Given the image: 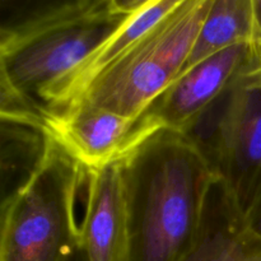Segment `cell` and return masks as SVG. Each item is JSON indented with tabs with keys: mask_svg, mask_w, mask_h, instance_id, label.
Instances as JSON below:
<instances>
[{
	"mask_svg": "<svg viewBox=\"0 0 261 261\" xmlns=\"http://www.w3.org/2000/svg\"><path fill=\"white\" fill-rule=\"evenodd\" d=\"M127 261H184L203 221L211 165L184 133L158 129L119 161Z\"/></svg>",
	"mask_w": 261,
	"mask_h": 261,
	"instance_id": "cell-1",
	"label": "cell"
},
{
	"mask_svg": "<svg viewBox=\"0 0 261 261\" xmlns=\"http://www.w3.org/2000/svg\"><path fill=\"white\" fill-rule=\"evenodd\" d=\"M87 176L53 139L40 170L2 205L0 261H63L73 252L81 245L75 203Z\"/></svg>",
	"mask_w": 261,
	"mask_h": 261,
	"instance_id": "cell-2",
	"label": "cell"
},
{
	"mask_svg": "<svg viewBox=\"0 0 261 261\" xmlns=\"http://www.w3.org/2000/svg\"><path fill=\"white\" fill-rule=\"evenodd\" d=\"M212 3L186 0L101 71L73 103L140 116L181 74Z\"/></svg>",
	"mask_w": 261,
	"mask_h": 261,
	"instance_id": "cell-3",
	"label": "cell"
},
{
	"mask_svg": "<svg viewBox=\"0 0 261 261\" xmlns=\"http://www.w3.org/2000/svg\"><path fill=\"white\" fill-rule=\"evenodd\" d=\"M184 134L246 217L261 189V40L249 63Z\"/></svg>",
	"mask_w": 261,
	"mask_h": 261,
	"instance_id": "cell-4",
	"label": "cell"
},
{
	"mask_svg": "<svg viewBox=\"0 0 261 261\" xmlns=\"http://www.w3.org/2000/svg\"><path fill=\"white\" fill-rule=\"evenodd\" d=\"M129 17L114 13L109 0H101L82 14L0 48V81L45 107L46 93L103 45Z\"/></svg>",
	"mask_w": 261,
	"mask_h": 261,
	"instance_id": "cell-5",
	"label": "cell"
},
{
	"mask_svg": "<svg viewBox=\"0 0 261 261\" xmlns=\"http://www.w3.org/2000/svg\"><path fill=\"white\" fill-rule=\"evenodd\" d=\"M48 135L87 170L119 162L150 135L142 115L127 117L84 101L50 114ZM157 132V130H155Z\"/></svg>",
	"mask_w": 261,
	"mask_h": 261,
	"instance_id": "cell-6",
	"label": "cell"
},
{
	"mask_svg": "<svg viewBox=\"0 0 261 261\" xmlns=\"http://www.w3.org/2000/svg\"><path fill=\"white\" fill-rule=\"evenodd\" d=\"M259 41L229 46L182 71L142 114L150 129L185 133L249 63Z\"/></svg>",
	"mask_w": 261,
	"mask_h": 261,
	"instance_id": "cell-7",
	"label": "cell"
},
{
	"mask_svg": "<svg viewBox=\"0 0 261 261\" xmlns=\"http://www.w3.org/2000/svg\"><path fill=\"white\" fill-rule=\"evenodd\" d=\"M81 242L88 261H127V224L119 162L88 170Z\"/></svg>",
	"mask_w": 261,
	"mask_h": 261,
	"instance_id": "cell-8",
	"label": "cell"
},
{
	"mask_svg": "<svg viewBox=\"0 0 261 261\" xmlns=\"http://www.w3.org/2000/svg\"><path fill=\"white\" fill-rule=\"evenodd\" d=\"M184 261H261V237L219 178L209 188L198 239Z\"/></svg>",
	"mask_w": 261,
	"mask_h": 261,
	"instance_id": "cell-9",
	"label": "cell"
},
{
	"mask_svg": "<svg viewBox=\"0 0 261 261\" xmlns=\"http://www.w3.org/2000/svg\"><path fill=\"white\" fill-rule=\"evenodd\" d=\"M259 40L255 0H213L182 71L229 46Z\"/></svg>",
	"mask_w": 261,
	"mask_h": 261,
	"instance_id": "cell-10",
	"label": "cell"
},
{
	"mask_svg": "<svg viewBox=\"0 0 261 261\" xmlns=\"http://www.w3.org/2000/svg\"><path fill=\"white\" fill-rule=\"evenodd\" d=\"M2 205L22 190L45 162L53 139L43 127L0 117Z\"/></svg>",
	"mask_w": 261,
	"mask_h": 261,
	"instance_id": "cell-11",
	"label": "cell"
},
{
	"mask_svg": "<svg viewBox=\"0 0 261 261\" xmlns=\"http://www.w3.org/2000/svg\"><path fill=\"white\" fill-rule=\"evenodd\" d=\"M101 0H0V48L91 9Z\"/></svg>",
	"mask_w": 261,
	"mask_h": 261,
	"instance_id": "cell-12",
	"label": "cell"
},
{
	"mask_svg": "<svg viewBox=\"0 0 261 261\" xmlns=\"http://www.w3.org/2000/svg\"><path fill=\"white\" fill-rule=\"evenodd\" d=\"M152 2L153 0H109V5L110 9L117 14L133 15Z\"/></svg>",
	"mask_w": 261,
	"mask_h": 261,
	"instance_id": "cell-13",
	"label": "cell"
},
{
	"mask_svg": "<svg viewBox=\"0 0 261 261\" xmlns=\"http://www.w3.org/2000/svg\"><path fill=\"white\" fill-rule=\"evenodd\" d=\"M245 218H246L247 226L250 227V229L261 237V189L259 194H257L254 205L251 206V209H250V212L246 214Z\"/></svg>",
	"mask_w": 261,
	"mask_h": 261,
	"instance_id": "cell-14",
	"label": "cell"
},
{
	"mask_svg": "<svg viewBox=\"0 0 261 261\" xmlns=\"http://www.w3.org/2000/svg\"><path fill=\"white\" fill-rule=\"evenodd\" d=\"M63 261H88V257H87L86 250L82 246V242L73 252L68 255Z\"/></svg>",
	"mask_w": 261,
	"mask_h": 261,
	"instance_id": "cell-15",
	"label": "cell"
},
{
	"mask_svg": "<svg viewBox=\"0 0 261 261\" xmlns=\"http://www.w3.org/2000/svg\"><path fill=\"white\" fill-rule=\"evenodd\" d=\"M255 7H256L257 19H259L260 27H261V0H255Z\"/></svg>",
	"mask_w": 261,
	"mask_h": 261,
	"instance_id": "cell-16",
	"label": "cell"
}]
</instances>
